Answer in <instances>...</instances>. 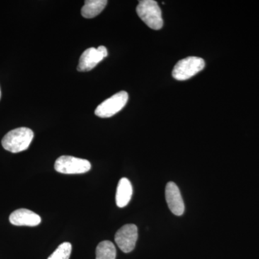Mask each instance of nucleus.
Returning <instances> with one entry per match:
<instances>
[{"mask_svg": "<svg viewBox=\"0 0 259 259\" xmlns=\"http://www.w3.org/2000/svg\"><path fill=\"white\" fill-rule=\"evenodd\" d=\"M33 137L32 130L28 127H19L5 135L2 140V145L10 152L20 153L28 149Z\"/></svg>", "mask_w": 259, "mask_h": 259, "instance_id": "f257e3e1", "label": "nucleus"}, {"mask_svg": "<svg viewBox=\"0 0 259 259\" xmlns=\"http://www.w3.org/2000/svg\"><path fill=\"white\" fill-rule=\"evenodd\" d=\"M136 12L139 18L150 28L158 30L163 27L161 10L158 6L157 2L153 0L139 1V4L136 8Z\"/></svg>", "mask_w": 259, "mask_h": 259, "instance_id": "f03ea898", "label": "nucleus"}, {"mask_svg": "<svg viewBox=\"0 0 259 259\" xmlns=\"http://www.w3.org/2000/svg\"><path fill=\"white\" fill-rule=\"evenodd\" d=\"M204 66L205 63L203 59L196 56H190L177 62L172 71V76L179 81H185L202 71Z\"/></svg>", "mask_w": 259, "mask_h": 259, "instance_id": "7ed1b4c3", "label": "nucleus"}, {"mask_svg": "<svg viewBox=\"0 0 259 259\" xmlns=\"http://www.w3.org/2000/svg\"><path fill=\"white\" fill-rule=\"evenodd\" d=\"M54 168L56 171L64 175H79L90 171L92 165L88 160L62 156L56 159Z\"/></svg>", "mask_w": 259, "mask_h": 259, "instance_id": "20e7f679", "label": "nucleus"}, {"mask_svg": "<svg viewBox=\"0 0 259 259\" xmlns=\"http://www.w3.org/2000/svg\"><path fill=\"white\" fill-rule=\"evenodd\" d=\"M128 100V94L125 91L112 95L111 97L102 102L95 110V115L102 118L111 117L120 112L127 104Z\"/></svg>", "mask_w": 259, "mask_h": 259, "instance_id": "39448f33", "label": "nucleus"}, {"mask_svg": "<svg viewBox=\"0 0 259 259\" xmlns=\"http://www.w3.org/2000/svg\"><path fill=\"white\" fill-rule=\"evenodd\" d=\"M138 228L134 224H127L122 226L116 233L115 243L124 253H130L134 250L137 242Z\"/></svg>", "mask_w": 259, "mask_h": 259, "instance_id": "423d86ee", "label": "nucleus"}, {"mask_svg": "<svg viewBox=\"0 0 259 259\" xmlns=\"http://www.w3.org/2000/svg\"><path fill=\"white\" fill-rule=\"evenodd\" d=\"M108 55L106 47L100 46L95 49L90 48L83 51L79 59L77 70L81 72L91 71L99 63L101 62Z\"/></svg>", "mask_w": 259, "mask_h": 259, "instance_id": "0eeeda50", "label": "nucleus"}, {"mask_svg": "<svg viewBox=\"0 0 259 259\" xmlns=\"http://www.w3.org/2000/svg\"><path fill=\"white\" fill-rule=\"evenodd\" d=\"M166 200L170 210L175 215L181 216L185 212V203L180 189L175 182H170L166 185Z\"/></svg>", "mask_w": 259, "mask_h": 259, "instance_id": "6e6552de", "label": "nucleus"}, {"mask_svg": "<svg viewBox=\"0 0 259 259\" xmlns=\"http://www.w3.org/2000/svg\"><path fill=\"white\" fill-rule=\"evenodd\" d=\"M10 222L16 226L35 227L41 222L38 214L27 209H19L10 215Z\"/></svg>", "mask_w": 259, "mask_h": 259, "instance_id": "1a4fd4ad", "label": "nucleus"}, {"mask_svg": "<svg viewBox=\"0 0 259 259\" xmlns=\"http://www.w3.org/2000/svg\"><path fill=\"white\" fill-rule=\"evenodd\" d=\"M133 195V187L128 179L122 178L119 181L116 192V204L117 207H124L128 204Z\"/></svg>", "mask_w": 259, "mask_h": 259, "instance_id": "9d476101", "label": "nucleus"}, {"mask_svg": "<svg viewBox=\"0 0 259 259\" xmlns=\"http://www.w3.org/2000/svg\"><path fill=\"white\" fill-rule=\"evenodd\" d=\"M107 4V0H87L81 8V15L85 18H95L103 11Z\"/></svg>", "mask_w": 259, "mask_h": 259, "instance_id": "9b49d317", "label": "nucleus"}, {"mask_svg": "<svg viewBox=\"0 0 259 259\" xmlns=\"http://www.w3.org/2000/svg\"><path fill=\"white\" fill-rule=\"evenodd\" d=\"M116 248L112 242L104 241L96 248V259H116Z\"/></svg>", "mask_w": 259, "mask_h": 259, "instance_id": "f8f14e48", "label": "nucleus"}, {"mask_svg": "<svg viewBox=\"0 0 259 259\" xmlns=\"http://www.w3.org/2000/svg\"><path fill=\"white\" fill-rule=\"evenodd\" d=\"M72 246L69 242H64L59 245L48 259H69Z\"/></svg>", "mask_w": 259, "mask_h": 259, "instance_id": "ddd939ff", "label": "nucleus"}, {"mask_svg": "<svg viewBox=\"0 0 259 259\" xmlns=\"http://www.w3.org/2000/svg\"><path fill=\"white\" fill-rule=\"evenodd\" d=\"M0 98H1V90H0Z\"/></svg>", "mask_w": 259, "mask_h": 259, "instance_id": "4468645a", "label": "nucleus"}]
</instances>
